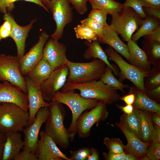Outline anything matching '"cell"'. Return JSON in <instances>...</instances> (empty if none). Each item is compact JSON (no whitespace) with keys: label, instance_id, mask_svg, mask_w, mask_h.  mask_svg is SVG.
Returning a JSON list of instances; mask_svg holds the SVG:
<instances>
[{"label":"cell","instance_id":"obj_48","mask_svg":"<svg viewBox=\"0 0 160 160\" xmlns=\"http://www.w3.org/2000/svg\"><path fill=\"white\" fill-rule=\"evenodd\" d=\"M144 12L147 16H152L160 19V11L153 9L143 7Z\"/></svg>","mask_w":160,"mask_h":160},{"label":"cell","instance_id":"obj_27","mask_svg":"<svg viewBox=\"0 0 160 160\" xmlns=\"http://www.w3.org/2000/svg\"><path fill=\"white\" fill-rule=\"evenodd\" d=\"M121 117L128 130L142 140L140 118L138 109L134 108L131 114Z\"/></svg>","mask_w":160,"mask_h":160},{"label":"cell","instance_id":"obj_36","mask_svg":"<svg viewBox=\"0 0 160 160\" xmlns=\"http://www.w3.org/2000/svg\"><path fill=\"white\" fill-rule=\"evenodd\" d=\"M160 159V144L153 141L150 148L147 149L145 156L143 158L145 160H159Z\"/></svg>","mask_w":160,"mask_h":160},{"label":"cell","instance_id":"obj_1","mask_svg":"<svg viewBox=\"0 0 160 160\" xmlns=\"http://www.w3.org/2000/svg\"><path fill=\"white\" fill-rule=\"evenodd\" d=\"M49 103V112L44 131L57 145L66 149L69 145L70 137L68 129L64 124V108L62 104L59 102L51 101Z\"/></svg>","mask_w":160,"mask_h":160},{"label":"cell","instance_id":"obj_20","mask_svg":"<svg viewBox=\"0 0 160 160\" xmlns=\"http://www.w3.org/2000/svg\"><path fill=\"white\" fill-rule=\"evenodd\" d=\"M118 34L110 26L104 27L103 34L98 38L99 43L108 44L119 53L129 62L130 55L127 45L124 43L118 36Z\"/></svg>","mask_w":160,"mask_h":160},{"label":"cell","instance_id":"obj_37","mask_svg":"<svg viewBox=\"0 0 160 160\" xmlns=\"http://www.w3.org/2000/svg\"><path fill=\"white\" fill-rule=\"evenodd\" d=\"M81 24L93 31L100 38L102 36L104 27L95 20L89 17L80 21Z\"/></svg>","mask_w":160,"mask_h":160},{"label":"cell","instance_id":"obj_47","mask_svg":"<svg viewBox=\"0 0 160 160\" xmlns=\"http://www.w3.org/2000/svg\"><path fill=\"white\" fill-rule=\"evenodd\" d=\"M143 7L150 8L160 11V0H139Z\"/></svg>","mask_w":160,"mask_h":160},{"label":"cell","instance_id":"obj_39","mask_svg":"<svg viewBox=\"0 0 160 160\" xmlns=\"http://www.w3.org/2000/svg\"><path fill=\"white\" fill-rule=\"evenodd\" d=\"M70 160H87L91 153L90 148L87 147H82L75 151H70Z\"/></svg>","mask_w":160,"mask_h":160},{"label":"cell","instance_id":"obj_14","mask_svg":"<svg viewBox=\"0 0 160 160\" xmlns=\"http://www.w3.org/2000/svg\"><path fill=\"white\" fill-rule=\"evenodd\" d=\"M35 154L38 160H70L44 131L40 132Z\"/></svg>","mask_w":160,"mask_h":160},{"label":"cell","instance_id":"obj_9","mask_svg":"<svg viewBox=\"0 0 160 160\" xmlns=\"http://www.w3.org/2000/svg\"><path fill=\"white\" fill-rule=\"evenodd\" d=\"M106 105L99 102L89 111L82 113L77 119L76 125V133L80 138L88 137L93 125L107 118L108 113Z\"/></svg>","mask_w":160,"mask_h":160},{"label":"cell","instance_id":"obj_6","mask_svg":"<svg viewBox=\"0 0 160 160\" xmlns=\"http://www.w3.org/2000/svg\"><path fill=\"white\" fill-rule=\"evenodd\" d=\"M111 27L122 40L127 42L130 40L133 33L140 27L143 19L132 8L124 7L111 15Z\"/></svg>","mask_w":160,"mask_h":160},{"label":"cell","instance_id":"obj_28","mask_svg":"<svg viewBox=\"0 0 160 160\" xmlns=\"http://www.w3.org/2000/svg\"><path fill=\"white\" fill-rule=\"evenodd\" d=\"M138 111L140 118L142 140L148 142L151 139V133L154 127L151 117L149 111L142 109Z\"/></svg>","mask_w":160,"mask_h":160},{"label":"cell","instance_id":"obj_56","mask_svg":"<svg viewBox=\"0 0 160 160\" xmlns=\"http://www.w3.org/2000/svg\"><path fill=\"white\" fill-rule=\"evenodd\" d=\"M2 84V83L1 82V81H0V87L1 86Z\"/></svg>","mask_w":160,"mask_h":160},{"label":"cell","instance_id":"obj_33","mask_svg":"<svg viewBox=\"0 0 160 160\" xmlns=\"http://www.w3.org/2000/svg\"><path fill=\"white\" fill-rule=\"evenodd\" d=\"M77 38L91 42L97 39L98 36L92 30L82 24H79L74 28Z\"/></svg>","mask_w":160,"mask_h":160},{"label":"cell","instance_id":"obj_10","mask_svg":"<svg viewBox=\"0 0 160 160\" xmlns=\"http://www.w3.org/2000/svg\"><path fill=\"white\" fill-rule=\"evenodd\" d=\"M48 9L52 13L56 24V30L51 37L58 40L63 36L65 26L73 20L72 8L67 0H50Z\"/></svg>","mask_w":160,"mask_h":160},{"label":"cell","instance_id":"obj_54","mask_svg":"<svg viewBox=\"0 0 160 160\" xmlns=\"http://www.w3.org/2000/svg\"><path fill=\"white\" fill-rule=\"evenodd\" d=\"M155 113L151 116L152 120L155 125L160 127V114Z\"/></svg>","mask_w":160,"mask_h":160},{"label":"cell","instance_id":"obj_41","mask_svg":"<svg viewBox=\"0 0 160 160\" xmlns=\"http://www.w3.org/2000/svg\"><path fill=\"white\" fill-rule=\"evenodd\" d=\"M73 6L76 12L80 15L85 13L87 10V3L88 0H67Z\"/></svg>","mask_w":160,"mask_h":160},{"label":"cell","instance_id":"obj_25","mask_svg":"<svg viewBox=\"0 0 160 160\" xmlns=\"http://www.w3.org/2000/svg\"><path fill=\"white\" fill-rule=\"evenodd\" d=\"M53 70L49 62L42 58L26 76L33 83L40 87L49 77Z\"/></svg>","mask_w":160,"mask_h":160},{"label":"cell","instance_id":"obj_4","mask_svg":"<svg viewBox=\"0 0 160 160\" xmlns=\"http://www.w3.org/2000/svg\"><path fill=\"white\" fill-rule=\"evenodd\" d=\"M69 73L66 82L82 83L100 79L106 65L102 60L93 58L88 63H76L68 60Z\"/></svg>","mask_w":160,"mask_h":160},{"label":"cell","instance_id":"obj_40","mask_svg":"<svg viewBox=\"0 0 160 160\" xmlns=\"http://www.w3.org/2000/svg\"><path fill=\"white\" fill-rule=\"evenodd\" d=\"M123 5L124 7L132 8L143 19L147 16L143 11L142 5L139 0H125Z\"/></svg>","mask_w":160,"mask_h":160},{"label":"cell","instance_id":"obj_8","mask_svg":"<svg viewBox=\"0 0 160 160\" xmlns=\"http://www.w3.org/2000/svg\"><path fill=\"white\" fill-rule=\"evenodd\" d=\"M104 51L108 56V60L114 62L119 68V80L122 82L124 79H127L135 87L144 92L143 79L146 72H143L128 63L110 46Z\"/></svg>","mask_w":160,"mask_h":160},{"label":"cell","instance_id":"obj_38","mask_svg":"<svg viewBox=\"0 0 160 160\" xmlns=\"http://www.w3.org/2000/svg\"><path fill=\"white\" fill-rule=\"evenodd\" d=\"M104 158L107 160H136L138 157L125 152L118 154H111L105 152L103 153Z\"/></svg>","mask_w":160,"mask_h":160},{"label":"cell","instance_id":"obj_24","mask_svg":"<svg viewBox=\"0 0 160 160\" xmlns=\"http://www.w3.org/2000/svg\"><path fill=\"white\" fill-rule=\"evenodd\" d=\"M84 44L88 47L83 55L84 59H98L105 63L106 65L109 67L115 75H118L119 72L117 69L116 68L114 65L110 63L107 55L103 50L97 39L91 42L86 41H85Z\"/></svg>","mask_w":160,"mask_h":160},{"label":"cell","instance_id":"obj_15","mask_svg":"<svg viewBox=\"0 0 160 160\" xmlns=\"http://www.w3.org/2000/svg\"><path fill=\"white\" fill-rule=\"evenodd\" d=\"M67 49L64 44L51 38L46 42L44 48L42 58L49 62L54 70L67 65L69 60L66 55Z\"/></svg>","mask_w":160,"mask_h":160},{"label":"cell","instance_id":"obj_19","mask_svg":"<svg viewBox=\"0 0 160 160\" xmlns=\"http://www.w3.org/2000/svg\"><path fill=\"white\" fill-rule=\"evenodd\" d=\"M3 18L4 20H9L12 24V28L10 37L15 43L17 49V56L20 58L25 54L26 39L36 20H33L28 25L22 26L17 23L13 16L9 13L4 14Z\"/></svg>","mask_w":160,"mask_h":160},{"label":"cell","instance_id":"obj_52","mask_svg":"<svg viewBox=\"0 0 160 160\" xmlns=\"http://www.w3.org/2000/svg\"><path fill=\"white\" fill-rule=\"evenodd\" d=\"M118 106L125 114L127 115L131 114L134 109L132 105H127L125 106L118 105Z\"/></svg>","mask_w":160,"mask_h":160},{"label":"cell","instance_id":"obj_13","mask_svg":"<svg viewBox=\"0 0 160 160\" xmlns=\"http://www.w3.org/2000/svg\"><path fill=\"white\" fill-rule=\"evenodd\" d=\"M49 38V35L43 31L37 43L26 54L19 58L20 69L23 76H27L42 58L44 47Z\"/></svg>","mask_w":160,"mask_h":160},{"label":"cell","instance_id":"obj_44","mask_svg":"<svg viewBox=\"0 0 160 160\" xmlns=\"http://www.w3.org/2000/svg\"><path fill=\"white\" fill-rule=\"evenodd\" d=\"M13 160H38L35 154L31 152L23 150L19 152Z\"/></svg>","mask_w":160,"mask_h":160},{"label":"cell","instance_id":"obj_57","mask_svg":"<svg viewBox=\"0 0 160 160\" xmlns=\"http://www.w3.org/2000/svg\"><path fill=\"white\" fill-rule=\"evenodd\" d=\"M1 0H0V5L1 4Z\"/></svg>","mask_w":160,"mask_h":160},{"label":"cell","instance_id":"obj_11","mask_svg":"<svg viewBox=\"0 0 160 160\" xmlns=\"http://www.w3.org/2000/svg\"><path fill=\"white\" fill-rule=\"evenodd\" d=\"M49 112L48 107L41 108L37 113L31 124L24 128L23 131L24 135L23 150L35 153L41 127L46 122Z\"/></svg>","mask_w":160,"mask_h":160},{"label":"cell","instance_id":"obj_43","mask_svg":"<svg viewBox=\"0 0 160 160\" xmlns=\"http://www.w3.org/2000/svg\"><path fill=\"white\" fill-rule=\"evenodd\" d=\"M21 0H5L7 12H11L15 7L14 3L15 2ZM25 1L33 2L43 7L47 12H49L48 8L43 4L40 0H22Z\"/></svg>","mask_w":160,"mask_h":160},{"label":"cell","instance_id":"obj_5","mask_svg":"<svg viewBox=\"0 0 160 160\" xmlns=\"http://www.w3.org/2000/svg\"><path fill=\"white\" fill-rule=\"evenodd\" d=\"M28 111L13 103H3L0 105V131L4 134L22 132L28 126Z\"/></svg>","mask_w":160,"mask_h":160},{"label":"cell","instance_id":"obj_53","mask_svg":"<svg viewBox=\"0 0 160 160\" xmlns=\"http://www.w3.org/2000/svg\"><path fill=\"white\" fill-rule=\"evenodd\" d=\"M5 141V134L0 131V160L2 159Z\"/></svg>","mask_w":160,"mask_h":160},{"label":"cell","instance_id":"obj_55","mask_svg":"<svg viewBox=\"0 0 160 160\" xmlns=\"http://www.w3.org/2000/svg\"><path fill=\"white\" fill-rule=\"evenodd\" d=\"M47 8L49 5L50 0H40Z\"/></svg>","mask_w":160,"mask_h":160},{"label":"cell","instance_id":"obj_26","mask_svg":"<svg viewBox=\"0 0 160 160\" xmlns=\"http://www.w3.org/2000/svg\"><path fill=\"white\" fill-rule=\"evenodd\" d=\"M160 25V19L147 16L143 19L139 29L132 35L131 39L136 42L139 38L148 34Z\"/></svg>","mask_w":160,"mask_h":160},{"label":"cell","instance_id":"obj_49","mask_svg":"<svg viewBox=\"0 0 160 160\" xmlns=\"http://www.w3.org/2000/svg\"><path fill=\"white\" fill-rule=\"evenodd\" d=\"M151 139L153 141L160 143V127L155 125L152 130Z\"/></svg>","mask_w":160,"mask_h":160},{"label":"cell","instance_id":"obj_12","mask_svg":"<svg viewBox=\"0 0 160 160\" xmlns=\"http://www.w3.org/2000/svg\"><path fill=\"white\" fill-rule=\"evenodd\" d=\"M69 73L67 65L58 67L40 86L42 95L45 101H50L55 94L62 88L66 81Z\"/></svg>","mask_w":160,"mask_h":160},{"label":"cell","instance_id":"obj_30","mask_svg":"<svg viewBox=\"0 0 160 160\" xmlns=\"http://www.w3.org/2000/svg\"><path fill=\"white\" fill-rule=\"evenodd\" d=\"M88 1L92 9L103 10L111 15L117 13L124 7L123 4L114 0H88Z\"/></svg>","mask_w":160,"mask_h":160},{"label":"cell","instance_id":"obj_22","mask_svg":"<svg viewBox=\"0 0 160 160\" xmlns=\"http://www.w3.org/2000/svg\"><path fill=\"white\" fill-rule=\"evenodd\" d=\"M127 46L130 55V64L144 72L151 69V64L143 50L137 44L136 42L131 40L127 42Z\"/></svg>","mask_w":160,"mask_h":160},{"label":"cell","instance_id":"obj_3","mask_svg":"<svg viewBox=\"0 0 160 160\" xmlns=\"http://www.w3.org/2000/svg\"><path fill=\"white\" fill-rule=\"evenodd\" d=\"M75 92V90L64 92L59 91L55 94L51 100L65 104L71 110L72 119L68 129L71 140H73L76 134V125L79 117L84 111L94 107L99 102L95 99L83 97Z\"/></svg>","mask_w":160,"mask_h":160},{"label":"cell","instance_id":"obj_16","mask_svg":"<svg viewBox=\"0 0 160 160\" xmlns=\"http://www.w3.org/2000/svg\"><path fill=\"white\" fill-rule=\"evenodd\" d=\"M3 103H13L24 110H28L27 94L7 81H3L0 87V105Z\"/></svg>","mask_w":160,"mask_h":160},{"label":"cell","instance_id":"obj_42","mask_svg":"<svg viewBox=\"0 0 160 160\" xmlns=\"http://www.w3.org/2000/svg\"><path fill=\"white\" fill-rule=\"evenodd\" d=\"M4 20V22L0 25V41L10 37L12 30V25L10 22L7 19Z\"/></svg>","mask_w":160,"mask_h":160},{"label":"cell","instance_id":"obj_21","mask_svg":"<svg viewBox=\"0 0 160 160\" xmlns=\"http://www.w3.org/2000/svg\"><path fill=\"white\" fill-rule=\"evenodd\" d=\"M4 134L5 141L2 160H13L23 148L24 141L19 132H11Z\"/></svg>","mask_w":160,"mask_h":160},{"label":"cell","instance_id":"obj_7","mask_svg":"<svg viewBox=\"0 0 160 160\" xmlns=\"http://www.w3.org/2000/svg\"><path fill=\"white\" fill-rule=\"evenodd\" d=\"M19 59L17 56L0 55V81H8L27 93L25 77L20 69Z\"/></svg>","mask_w":160,"mask_h":160},{"label":"cell","instance_id":"obj_2","mask_svg":"<svg viewBox=\"0 0 160 160\" xmlns=\"http://www.w3.org/2000/svg\"><path fill=\"white\" fill-rule=\"evenodd\" d=\"M77 89L83 97L97 100L110 105L118 101L120 97L117 90L108 86L101 80L94 81L82 83H72L66 82L61 91Z\"/></svg>","mask_w":160,"mask_h":160},{"label":"cell","instance_id":"obj_50","mask_svg":"<svg viewBox=\"0 0 160 160\" xmlns=\"http://www.w3.org/2000/svg\"><path fill=\"white\" fill-rule=\"evenodd\" d=\"M119 99L123 101L127 105H132L135 99L134 95L132 93L120 97Z\"/></svg>","mask_w":160,"mask_h":160},{"label":"cell","instance_id":"obj_29","mask_svg":"<svg viewBox=\"0 0 160 160\" xmlns=\"http://www.w3.org/2000/svg\"><path fill=\"white\" fill-rule=\"evenodd\" d=\"M142 46L151 65L160 63V43L145 39Z\"/></svg>","mask_w":160,"mask_h":160},{"label":"cell","instance_id":"obj_45","mask_svg":"<svg viewBox=\"0 0 160 160\" xmlns=\"http://www.w3.org/2000/svg\"><path fill=\"white\" fill-rule=\"evenodd\" d=\"M144 92L149 98L156 102L159 101L160 85L153 89H145Z\"/></svg>","mask_w":160,"mask_h":160},{"label":"cell","instance_id":"obj_18","mask_svg":"<svg viewBox=\"0 0 160 160\" xmlns=\"http://www.w3.org/2000/svg\"><path fill=\"white\" fill-rule=\"evenodd\" d=\"M115 125L122 131L127 139V143L125 145L124 151L127 153L138 157L139 159H143L145 156L149 143L144 142L140 140L134 133L130 131L121 117L120 121L116 123Z\"/></svg>","mask_w":160,"mask_h":160},{"label":"cell","instance_id":"obj_23","mask_svg":"<svg viewBox=\"0 0 160 160\" xmlns=\"http://www.w3.org/2000/svg\"><path fill=\"white\" fill-rule=\"evenodd\" d=\"M129 93L133 94L135 96L132 104L134 108L147 110L160 114V105L149 98L144 91L135 86H129Z\"/></svg>","mask_w":160,"mask_h":160},{"label":"cell","instance_id":"obj_35","mask_svg":"<svg viewBox=\"0 0 160 160\" xmlns=\"http://www.w3.org/2000/svg\"><path fill=\"white\" fill-rule=\"evenodd\" d=\"M108 14V13L104 10L94 9L90 12L88 17L95 20L105 27L108 25L106 22L107 15Z\"/></svg>","mask_w":160,"mask_h":160},{"label":"cell","instance_id":"obj_31","mask_svg":"<svg viewBox=\"0 0 160 160\" xmlns=\"http://www.w3.org/2000/svg\"><path fill=\"white\" fill-rule=\"evenodd\" d=\"M153 65L146 72L143 79L145 89H151L160 85V63Z\"/></svg>","mask_w":160,"mask_h":160},{"label":"cell","instance_id":"obj_17","mask_svg":"<svg viewBox=\"0 0 160 160\" xmlns=\"http://www.w3.org/2000/svg\"><path fill=\"white\" fill-rule=\"evenodd\" d=\"M27 88V95L28 100L29 118L28 126L33 122L38 111L44 107H48L49 103L44 99L40 87L33 83L26 76L25 77Z\"/></svg>","mask_w":160,"mask_h":160},{"label":"cell","instance_id":"obj_46","mask_svg":"<svg viewBox=\"0 0 160 160\" xmlns=\"http://www.w3.org/2000/svg\"><path fill=\"white\" fill-rule=\"evenodd\" d=\"M143 37L145 39L160 43V25Z\"/></svg>","mask_w":160,"mask_h":160},{"label":"cell","instance_id":"obj_34","mask_svg":"<svg viewBox=\"0 0 160 160\" xmlns=\"http://www.w3.org/2000/svg\"><path fill=\"white\" fill-rule=\"evenodd\" d=\"M103 142L109 151V153L111 154H118L125 152V145L119 138H104Z\"/></svg>","mask_w":160,"mask_h":160},{"label":"cell","instance_id":"obj_51","mask_svg":"<svg viewBox=\"0 0 160 160\" xmlns=\"http://www.w3.org/2000/svg\"><path fill=\"white\" fill-rule=\"evenodd\" d=\"M90 150L91 153L88 156L87 160H100L98 153L97 150L94 148H91Z\"/></svg>","mask_w":160,"mask_h":160},{"label":"cell","instance_id":"obj_32","mask_svg":"<svg viewBox=\"0 0 160 160\" xmlns=\"http://www.w3.org/2000/svg\"><path fill=\"white\" fill-rule=\"evenodd\" d=\"M112 71L108 66L106 65L105 72L100 80L104 84L119 90L124 93V89L129 88V86L125 84L117 79L113 75Z\"/></svg>","mask_w":160,"mask_h":160}]
</instances>
